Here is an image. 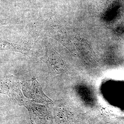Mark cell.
<instances>
[{
    "mask_svg": "<svg viewBox=\"0 0 124 124\" xmlns=\"http://www.w3.org/2000/svg\"><path fill=\"white\" fill-rule=\"evenodd\" d=\"M58 55L54 49L51 46H47L45 55L42 57V60L48 65L49 69L52 71L57 70L58 67Z\"/></svg>",
    "mask_w": 124,
    "mask_h": 124,
    "instance_id": "6da1fadb",
    "label": "cell"
}]
</instances>
